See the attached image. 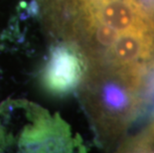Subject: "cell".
I'll return each instance as SVG.
<instances>
[{
    "label": "cell",
    "mask_w": 154,
    "mask_h": 153,
    "mask_svg": "<svg viewBox=\"0 0 154 153\" xmlns=\"http://www.w3.org/2000/svg\"><path fill=\"white\" fill-rule=\"evenodd\" d=\"M0 153H85V148L59 116L13 102L0 109Z\"/></svg>",
    "instance_id": "cell-1"
},
{
    "label": "cell",
    "mask_w": 154,
    "mask_h": 153,
    "mask_svg": "<svg viewBox=\"0 0 154 153\" xmlns=\"http://www.w3.org/2000/svg\"><path fill=\"white\" fill-rule=\"evenodd\" d=\"M87 71L84 56L79 49L69 45H59L51 51L43 72L44 86L56 94L74 90Z\"/></svg>",
    "instance_id": "cell-2"
}]
</instances>
